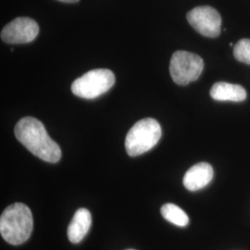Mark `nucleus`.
I'll list each match as a JSON object with an SVG mask.
<instances>
[{
  "label": "nucleus",
  "mask_w": 250,
  "mask_h": 250,
  "mask_svg": "<svg viewBox=\"0 0 250 250\" xmlns=\"http://www.w3.org/2000/svg\"><path fill=\"white\" fill-rule=\"evenodd\" d=\"M58 1L64 2V3H76V2H78L79 0H58Z\"/></svg>",
  "instance_id": "ddd939ff"
},
{
  "label": "nucleus",
  "mask_w": 250,
  "mask_h": 250,
  "mask_svg": "<svg viewBox=\"0 0 250 250\" xmlns=\"http://www.w3.org/2000/svg\"><path fill=\"white\" fill-rule=\"evenodd\" d=\"M161 137V127L158 121L146 118L138 121L129 130L125 138V148L130 157L142 155L152 149Z\"/></svg>",
  "instance_id": "7ed1b4c3"
},
{
  "label": "nucleus",
  "mask_w": 250,
  "mask_h": 250,
  "mask_svg": "<svg viewBox=\"0 0 250 250\" xmlns=\"http://www.w3.org/2000/svg\"><path fill=\"white\" fill-rule=\"evenodd\" d=\"M92 224V216L86 208L78 209L68 227V238L73 244L80 243L87 234Z\"/></svg>",
  "instance_id": "1a4fd4ad"
},
{
  "label": "nucleus",
  "mask_w": 250,
  "mask_h": 250,
  "mask_svg": "<svg viewBox=\"0 0 250 250\" xmlns=\"http://www.w3.org/2000/svg\"><path fill=\"white\" fill-rule=\"evenodd\" d=\"M34 229L31 209L22 203L9 206L0 217V232L4 240L18 246L26 242Z\"/></svg>",
  "instance_id": "f03ea898"
},
{
  "label": "nucleus",
  "mask_w": 250,
  "mask_h": 250,
  "mask_svg": "<svg viewBox=\"0 0 250 250\" xmlns=\"http://www.w3.org/2000/svg\"><path fill=\"white\" fill-rule=\"evenodd\" d=\"M115 83V75L110 70H91L72 83V93L82 99H94L110 89Z\"/></svg>",
  "instance_id": "20e7f679"
},
{
  "label": "nucleus",
  "mask_w": 250,
  "mask_h": 250,
  "mask_svg": "<svg viewBox=\"0 0 250 250\" xmlns=\"http://www.w3.org/2000/svg\"><path fill=\"white\" fill-rule=\"evenodd\" d=\"M161 215L163 218L179 227H186L189 224V217L178 206L168 203L161 207Z\"/></svg>",
  "instance_id": "9b49d317"
},
{
  "label": "nucleus",
  "mask_w": 250,
  "mask_h": 250,
  "mask_svg": "<svg viewBox=\"0 0 250 250\" xmlns=\"http://www.w3.org/2000/svg\"><path fill=\"white\" fill-rule=\"evenodd\" d=\"M15 136L29 151L42 161L57 163L62 158L60 146L47 134L44 125L33 117L20 120L14 129Z\"/></svg>",
  "instance_id": "f257e3e1"
},
{
  "label": "nucleus",
  "mask_w": 250,
  "mask_h": 250,
  "mask_svg": "<svg viewBox=\"0 0 250 250\" xmlns=\"http://www.w3.org/2000/svg\"><path fill=\"white\" fill-rule=\"evenodd\" d=\"M210 97L217 101L241 102L247 99V91L239 84L219 82L212 85Z\"/></svg>",
  "instance_id": "9d476101"
},
{
  "label": "nucleus",
  "mask_w": 250,
  "mask_h": 250,
  "mask_svg": "<svg viewBox=\"0 0 250 250\" xmlns=\"http://www.w3.org/2000/svg\"><path fill=\"white\" fill-rule=\"evenodd\" d=\"M187 18L190 25L202 36L215 38L221 34L222 17L212 7L200 6L191 9Z\"/></svg>",
  "instance_id": "423d86ee"
},
{
  "label": "nucleus",
  "mask_w": 250,
  "mask_h": 250,
  "mask_svg": "<svg viewBox=\"0 0 250 250\" xmlns=\"http://www.w3.org/2000/svg\"><path fill=\"white\" fill-rule=\"evenodd\" d=\"M39 34L36 21L28 17L14 19L1 31V39L8 44H26L34 41Z\"/></svg>",
  "instance_id": "0eeeda50"
},
{
  "label": "nucleus",
  "mask_w": 250,
  "mask_h": 250,
  "mask_svg": "<svg viewBox=\"0 0 250 250\" xmlns=\"http://www.w3.org/2000/svg\"><path fill=\"white\" fill-rule=\"evenodd\" d=\"M234 58L240 62L250 64V39H241L233 47Z\"/></svg>",
  "instance_id": "f8f14e48"
},
{
  "label": "nucleus",
  "mask_w": 250,
  "mask_h": 250,
  "mask_svg": "<svg viewBox=\"0 0 250 250\" xmlns=\"http://www.w3.org/2000/svg\"><path fill=\"white\" fill-rule=\"evenodd\" d=\"M203 69L204 62L197 54L179 50L170 59V76L179 85H187L197 81Z\"/></svg>",
  "instance_id": "39448f33"
},
{
  "label": "nucleus",
  "mask_w": 250,
  "mask_h": 250,
  "mask_svg": "<svg viewBox=\"0 0 250 250\" xmlns=\"http://www.w3.org/2000/svg\"></svg>",
  "instance_id": "4468645a"
},
{
  "label": "nucleus",
  "mask_w": 250,
  "mask_h": 250,
  "mask_svg": "<svg viewBox=\"0 0 250 250\" xmlns=\"http://www.w3.org/2000/svg\"><path fill=\"white\" fill-rule=\"evenodd\" d=\"M214 171L210 164L200 162L191 167L185 174L183 183L189 191H198L206 188L213 179Z\"/></svg>",
  "instance_id": "6e6552de"
}]
</instances>
